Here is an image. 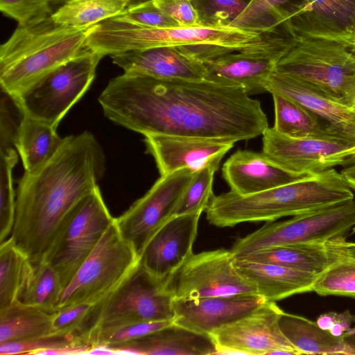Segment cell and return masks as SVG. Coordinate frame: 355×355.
I'll use <instances>...</instances> for the list:
<instances>
[{"instance_id": "obj_27", "label": "cell", "mask_w": 355, "mask_h": 355, "mask_svg": "<svg viewBox=\"0 0 355 355\" xmlns=\"http://www.w3.org/2000/svg\"><path fill=\"white\" fill-rule=\"evenodd\" d=\"M55 127L23 114L15 139V147L26 173H33L47 163L62 145L64 137Z\"/></svg>"}, {"instance_id": "obj_21", "label": "cell", "mask_w": 355, "mask_h": 355, "mask_svg": "<svg viewBox=\"0 0 355 355\" xmlns=\"http://www.w3.org/2000/svg\"><path fill=\"white\" fill-rule=\"evenodd\" d=\"M124 73L162 80H204L203 63L176 47L162 46L110 55Z\"/></svg>"}, {"instance_id": "obj_22", "label": "cell", "mask_w": 355, "mask_h": 355, "mask_svg": "<svg viewBox=\"0 0 355 355\" xmlns=\"http://www.w3.org/2000/svg\"><path fill=\"white\" fill-rule=\"evenodd\" d=\"M311 174L313 173H291L272 162L262 152L240 149L233 153L222 167L223 178L230 191L241 196L265 191Z\"/></svg>"}, {"instance_id": "obj_55", "label": "cell", "mask_w": 355, "mask_h": 355, "mask_svg": "<svg viewBox=\"0 0 355 355\" xmlns=\"http://www.w3.org/2000/svg\"><path fill=\"white\" fill-rule=\"evenodd\" d=\"M353 109L355 110V105H354V108H353Z\"/></svg>"}, {"instance_id": "obj_30", "label": "cell", "mask_w": 355, "mask_h": 355, "mask_svg": "<svg viewBox=\"0 0 355 355\" xmlns=\"http://www.w3.org/2000/svg\"><path fill=\"white\" fill-rule=\"evenodd\" d=\"M53 316L17 302L0 313V343L52 336Z\"/></svg>"}, {"instance_id": "obj_24", "label": "cell", "mask_w": 355, "mask_h": 355, "mask_svg": "<svg viewBox=\"0 0 355 355\" xmlns=\"http://www.w3.org/2000/svg\"><path fill=\"white\" fill-rule=\"evenodd\" d=\"M234 266L239 274L252 283L266 302L313 291L318 275L279 265L235 258Z\"/></svg>"}, {"instance_id": "obj_12", "label": "cell", "mask_w": 355, "mask_h": 355, "mask_svg": "<svg viewBox=\"0 0 355 355\" xmlns=\"http://www.w3.org/2000/svg\"><path fill=\"white\" fill-rule=\"evenodd\" d=\"M230 250L217 249L191 255L165 279L173 299L258 294L255 286L234 266Z\"/></svg>"}, {"instance_id": "obj_13", "label": "cell", "mask_w": 355, "mask_h": 355, "mask_svg": "<svg viewBox=\"0 0 355 355\" xmlns=\"http://www.w3.org/2000/svg\"><path fill=\"white\" fill-rule=\"evenodd\" d=\"M196 171L184 168L161 175L141 198L114 222L139 257L156 232L171 217Z\"/></svg>"}, {"instance_id": "obj_51", "label": "cell", "mask_w": 355, "mask_h": 355, "mask_svg": "<svg viewBox=\"0 0 355 355\" xmlns=\"http://www.w3.org/2000/svg\"><path fill=\"white\" fill-rule=\"evenodd\" d=\"M343 44L346 45L355 56V35L348 38Z\"/></svg>"}, {"instance_id": "obj_39", "label": "cell", "mask_w": 355, "mask_h": 355, "mask_svg": "<svg viewBox=\"0 0 355 355\" xmlns=\"http://www.w3.org/2000/svg\"><path fill=\"white\" fill-rule=\"evenodd\" d=\"M173 322V320L141 322L114 327L94 329L88 342L92 346H118L160 330Z\"/></svg>"}, {"instance_id": "obj_9", "label": "cell", "mask_w": 355, "mask_h": 355, "mask_svg": "<svg viewBox=\"0 0 355 355\" xmlns=\"http://www.w3.org/2000/svg\"><path fill=\"white\" fill-rule=\"evenodd\" d=\"M354 226V199L296 215L284 221L267 223L257 230L239 239L230 250L234 258H237L272 246L324 244L337 237H346Z\"/></svg>"}, {"instance_id": "obj_10", "label": "cell", "mask_w": 355, "mask_h": 355, "mask_svg": "<svg viewBox=\"0 0 355 355\" xmlns=\"http://www.w3.org/2000/svg\"><path fill=\"white\" fill-rule=\"evenodd\" d=\"M139 262L135 249L121 236L114 221L62 291L57 310L104 300Z\"/></svg>"}, {"instance_id": "obj_35", "label": "cell", "mask_w": 355, "mask_h": 355, "mask_svg": "<svg viewBox=\"0 0 355 355\" xmlns=\"http://www.w3.org/2000/svg\"><path fill=\"white\" fill-rule=\"evenodd\" d=\"M103 301L78 303L58 309L53 316L52 336L91 346L89 336L95 327Z\"/></svg>"}, {"instance_id": "obj_2", "label": "cell", "mask_w": 355, "mask_h": 355, "mask_svg": "<svg viewBox=\"0 0 355 355\" xmlns=\"http://www.w3.org/2000/svg\"><path fill=\"white\" fill-rule=\"evenodd\" d=\"M105 155L85 131L64 137L52 158L19 181L10 238L32 263L44 259L63 218L97 187L105 171Z\"/></svg>"}, {"instance_id": "obj_29", "label": "cell", "mask_w": 355, "mask_h": 355, "mask_svg": "<svg viewBox=\"0 0 355 355\" xmlns=\"http://www.w3.org/2000/svg\"><path fill=\"white\" fill-rule=\"evenodd\" d=\"M278 323L284 336L301 354L346 355L343 336H333L316 322L283 311Z\"/></svg>"}, {"instance_id": "obj_32", "label": "cell", "mask_w": 355, "mask_h": 355, "mask_svg": "<svg viewBox=\"0 0 355 355\" xmlns=\"http://www.w3.org/2000/svg\"><path fill=\"white\" fill-rule=\"evenodd\" d=\"M63 288L57 272L44 259L32 263L18 302L54 313Z\"/></svg>"}, {"instance_id": "obj_50", "label": "cell", "mask_w": 355, "mask_h": 355, "mask_svg": "<svg viewBox=\"0 0 355 355\" xmlns=\"http://www.w3.org/2000/svg\"><path fill=\"white\" fill-rule=\"evenodd\" d=\"M343 245L347 254L355 259V241H347L345 239Z\"/></svg>"}, {"instance_id": "obj_44", "label": "cell", "mask_w": 355, "mask_h": 355, "mask_svg": "<svg viewBox=\"0 0 355 355\" xmlns=\"http://www.w3.org/2000/svg\"><path fill=\"white\" fill-rule=\"evenodd\" d=\"M23 114L10 96L2 97L1 101L0 147L2 149L15 146V139Z\"/></svg>"}, {"instance_id": "obj_19", "label": "cell", "mask_w": 355, "mask_h": 355, "mask_svg": "<svg viewBox=\"0 0 355 355\" xmlns=\"http://www.w3.org/2000/svg\"><path fill=\"white\" fill-rule=\"evenodd\" d=\"M202 213L174 216L152 236L139 257L152 275L166 278L193 253Z\"/></svg>"}, {"instance_id": "obj_53", "label": "cell", "mask_w": 355, "mask_h": 355, "mask_svg": "<svg viewBox=\"0 0 355 355\" xmlns=\"http://www.w3.org/2000/svg\"><path fill=\"white\" fill-rule=\"evenodd\" d=\"M68 0H53V2H54V4L55 5H61L63 3H64L65 1H67Z\"/></svg>"}, {"instance_id": "obj_4", "label": "cell", "mask_w": 355, "mask_h": 355, "mask_svg": "<svg viewBox=\"0 0 355 355\" xmlns=\"http://www.w3.org/2000/svg\"><path fill=\"white\" fill-rule=\"evenodd\" d=\"M354 199L342 174L331 168L254 194L230 191L214 195L205 211L209 224L226 227L245 222H272Z\"/></svg>"}, {"instance_id": "obj_46", "label": "cell", "mask_w": 355, "mask_h": 355, "mask_svg": "<svg viewBox=\"0 0 355 355\" xmlns=\"http://www.w3.org/2000/svg\"><path fill=\"white\" fill-rule=\"evenodd\" d=\"M315 322L322 329L334 336L342 337L355 323V315L349 310L341 313L331 311L320 315Z\"/></svg>"}, {"instance_id": "obj_38", "label": "cell", "mask_w": 355, "mask_h": 355, "mask_svg": "<svg viewBox=\"0 0 355 355\" xmlns=\"http://www.w3.org/2000/svg\"><path fill=\"white\" fill-rule=\"evenodd\" d=\"M220 161L214 162L196 171L188 185L173 214L174 216L205 211L214 196V174Z\"/></svg>"}, {"instance_id": "obj_15", "label": "cell", "mask_w": 355, "mask_h": 355, "mask_svg": "<svg viewBox=\"0 0 355 355\" xmlns=\"http://www.w3.org/2000/svg\"><path fill=\"white\" fill-rule=\"evenodd\" d=\"M262 136L261 152L281 168L297 174L334 168L330 157L354 146L343 139L293 138L270 127Z\"/></svg>"}, {"instance_id": "obj_16", "label": "cell", "mask_w": 355, "mask_h": 355, "mask_svg": "<svg viewBox=\"0 0 355 355\" xmlns=\"http://www.w3.org/2000/svg\"><path fill=\"white\" fill-rule=\"evenodd\" d=\"M284 24L293 35L343 44L355 35V0H299Z\"/></svg>"}, {"instance_id": "obj_52", "label": "cell", "mask_w": 355, "mask_h": 355, "mask_svg": "<svg viewBox=\"0 0 355 355\" xmlns=\"http://www.w3.org/2000/svg\"><path fill=\"white\" fill-rule=\"evenodd\" d=\"M154 1L155 0H130L128 8L132 7V6H135L137 5H140V4H143V3H148V2H152Z\"/></svg>"}, {"instance_id": "obj_40", "label": "cell", "mask_w": 355, "mask_h": 355, "mask_svg": "<svg viewBox=\"0 0 355 355\" xmlns=\"http://www.w3.org/2000/svg\"><path fill=\"white\" fill-rule=\"evenodd\" d=\"M299 0H254L252 15L259 32H266L284 24Z\"/></svg>"}, {"instance_id": "obj_25", "label": "cell", "mask_w": 355, "mask_h": 355, "mask_svg": "<svg viewBox=\"0 0 355 355\" xmlns=\"http://www.w3.org/2000/svg\"><path fill=\"white\" fill-rule=\"evenodd\" d=\"M113 347L120 354H218L211 336L196 332L174 322L139 339Z\"/></svg>"}, {"instance_id": "obj_31", "label": "cell", "mask_w": 355, "mask_h": 355, "mask_svg": "<svg viewBox=\"0 0 355 355\" xmlns=\"http://www.w3.org/2000/svg\"><path fill=\"white\" fill-rule=\"evenodd\" d=\"M130 0H68L60 5L51 18L71 28H87L123 12Z\"/></svg>"}, {"instance_id": "obj_26", "label": "cell", "mask_w": 355, "mask_h": 355, "mask_svg": "<svg viewBox=\"0 0 355 355\" xmlns=\"http://www.w3.org/2000/svg\"><path fill=\"white\" fill-rule=\"evenodd\" d=\"M338 238L324 244L304 243L277 245L237 257L252 261L279 265L319 275L336 258Z\"/></svg>"}, {"instance_id": "obj_43", "label": "cell", "mask_w": 355, "mask_h": 355, "mask_svg": "<svg viewBox=\"0 0 355 355\" xmlns=\"http://www.w3.org/2000/svg\"><path fill=\"white\" fill-rule=\"evenodd\" d=\"M130 21L153 28H168L180 25L153 1L128 8L121 13Z\"/></svg>"}, {"instance_id": "obj_18", "label": "cell", "mask_w": 355, "mask_h": 355, "mask_svg": "<svg viewBox=\"0 0 355 355\" xmlns=\"http://www.w3.org/2000/svg\"><path fill=\"white\" fill-rule=\"evenodd\" d=\"M266 302L257 293L173 299V322L211 336L215 331L246 315Z\"/></svg>"}, {"instance_id": "obj_36", "label": "cell", "mask_w": 355, "mask_h": 355, "mask_svg": "<svg viewBox=\"0 0 355 355\" xmlns=\"http://www.w3.org/2000/svg\"><path fill=\"white\" fill-rule=\"evenodd\" d=\"M338 238L336 259L320 274L313 286V291L322 296L355 297V259L349 256L343 241Z\"/></svg>"}, {"instance_id": "obj_17", "label": "cell", "mask_w": 355, "mask_h": 355, "mask_svg": "<svg viewBox=\"0 0 355 355\" xmlns=\"http://www.w3.org/2000/svg\"><path fill=\"white\" fill-rule=\"evenodd\" d=\"M146 152L155 159L161 175L184 168L198 171L221 161L234 141L172 135L144 136Z\"/></svg>"}, {"instance_id": "obj_33", "label": "cell", "mask_w": 355, "mask_h": 355, "mask_svg": "<svg viewBox=\"0 0 355 355\" xmlns=\"http://www.w3.org/2000/svg\"><path fill=\"white\" fill-rule=\"evenodd\" d=\"M253 1L191 0L202 26L257 32L251 9Z\"/></svg>"}, {"instance_id": "obj_28", "label": "cell", "mask_w": 355, "mask_h": 355, "mask_svg": "<svg viewBox=\"0 0 355 355\" xmlns=\"http://www.w3.org/2000/svg\"><path fill=\"white\" fill-rule=\"evenodd\" d=\"M271 94L275 107V124L272 128L277 132L298 139L346 140L334 132L318 115L304 106L281 94Z\"/></svg>"}, {"instance_id": "obj_3", "label": "cell", "mask_w": 355, "mask_h": 355, "mask_svg": "<svg viewBox=\"0 0 355 355\" xmlns=\"http://www.w3.org/2000/svg\"><path fill=\"white\" fill-rule=\"evenodd\" d=\"M291 42L292 36L282 26L263 33L202 25L153 28L120 14L92 26L87 46L103 57L155 47H176L203 62L236 51H284Z\"/></svg>"}, {"instance_id": "obj_49", "label": "cell", "mask_w": 355, "mask_h": 355, "mask_svg": "<svg viewBox=\"0 0 355 355\" xmlns=\"http://www.w3.org/2000/svg\"><path fill=\"white\" fill-rule=\"evenodd\" d=\"M87 354L91 355H114L120 354L119 351L110 346L107 345H96L92 347Z\"/></svg>"}, {"instance_id": "obj_48", "label": "cell", "mask_w": 355, "mask_h": 355, "mask_svg": "<svg viewBox=\"0 0 355 355\" xmlns=\"http://www.w3.org/2000/svg\"><path fill=\"white\" fill-rule=\"evenodd\" d=\"M340 173L347 181L349 187L355 190V160L346 166Z\"/></svg>"}, {"instance_id": "obj_14", "label": "cell", "mask_w": 355, "mask_h": 355, "mask_svg": "<svg viewBox=\"0 0 355 355\" xmlns=\"http://www.w3.org/2000/svg\"><path fill=\"white\" fill-rule=\"evenodd\" d=\"M283 311L275 302H266L246 315L215 331L211 336L218 354L300 355L279 328L278 321Z\"/></svg>"}, {"instance_id": "obj_41", "label": "cell", "mask_w": 355, "mask_h": 355, "mask_svg": "<svg viewBox=\"0 0 355 355\" xmlns=\"http://www.w3.org/2000/svg\"><path fill=\"white\" fill-rule=\"evenodd\" d=\"M53 0H0V10L18 25H27L52 15Z\"/></svg>"}, {"instance_id": "obj_20", "label": "cell", "mask_w": 355, "mask_h": 355, "mask_svg": "<svg viewBox=\"0 0 355 355\" xmlns=\"http://www.w3.org/2000/svg\"><path fill=\"white\" fill-rule=\"evenodd\" d=\"M286 51H244L216 57L202 62L206 72L205 80L243 88L249 95L265 92L267 80Z\"/></svg>"}, {"instance_id": "obj_54", "label": "cell", "mask_w": 355, "mask_h": 355, "mask_svg": "<svg viewBox=\"0 0 355 355\" xmlns=\"http://www.w3.org/2000/svg\"><path fill=\"white\" fill-rule=\"evenodd\" d=\"M352 233H355V226L352 228Z\"/></svg>"}, {"instance_id": "obj_37", "label": "cell", "mask_w": 355, "mask_h": 355, "mask_svg": "<svg viewBox=\"0 0 355 355\" xmlns=\"http://www.w3.org/2000/svg\"><path fill=\"white\" fill-rule=\"evenodd\" d=\"M18 157L13 148L0 152V243L11 234L15 220L16 199L12 170Z\"/></svg>"}, {"instance_id": "obj_47", "label": "cell", "mask_w": 355, "mask_h": 355, "mask_svg": "<svg viewBox=\"0 0 355 355\" xmlns=\"http://www.w3.org/2000/svg\"><path fill=\"white\" fill-rule=\"evenodd\" d=\"M346 347V355H355V327L343 336Z\"/></svg>"}, {"instance_id": "obj_1", "label": "cell", "mask_w": 355, "mask_h": 355, "mask_svg": "<svg viewBox=\"0 0 355 355\" xmlns=\"http://www.w3.org/2000/svg\"><path fill=\"white\" fill-rule=\"evenodd\" d=\"M244 89L207 80H162L123 73L98 97L105 116L134 132L231 140L262 135L268 128L258 100Z\"/></svg>"}, {"instance_id": "obj_34", "label": "cell", "mask_w": 355, "mask_h": 355, "mask_svg": "<svg viewBox=\"0 0 355 355\" xmlns=\"http://www.w3.org/2000/svg\"><path fill=\"white\" fill-rule=\"evenodd\" d=\"M32 262L10 237L0 243V313L18 302Z\"/></svg>"}, {"instance_id": "obj_8", "label": "cell", "mask_w": 355, "mask_h": 355, "mask_svg": "<svg viewBox=\"0 0 355 355\" xmlns=\"http://www.w3.org/2000/svg\"><path fill=\"white\" fill-rule=\"evenodd\" d=\"M103 58L88 48L11 97L23 114L57 128L64 116L89 88Z\"/></svg>"}, {"instance_id": "obj_42", "label": "cell", "mask_w": 355, "mask_h": 355, "mask_svg": "<svg viewBox=\"0 0 355 355\" xmlns=\"http://www.w3.org/2000/svg\"><path fill=\"white\" fill-rule=\"evenodd\" d=\"M69 346L89 345L76 343L67 338L47 336L32 340L11 341L0 343V354L40 355V354L45 350Z\"/></svg>"}, {"instance_id": "obj_23", "label": "cell", "mask_w": 355, "mask_h": 355, "mask_svg": "<svg viewBox=\"0 0 355 355\" xmlns=\"http://www.w3.org/2000/svg\"><path fill=\"white\" fill-rule=\"evenodd\" d=\"M266 92L286 96L326 122L342 138L355 146V110L326 97L306 83L275 70L266 83Z\"/></svg>"}, {"instance_id": "obj_6", "label": "cell", "mask_w": 355, "mask_h": 355, "mask_svg": "<svg viewBox=\"0 0 355 355\" xmlns=\"http://www.w3.org/2000/svg\"><path fill=\"white\" fill-rule=\"evenodd\" d=\"M275 70L306 83L334 101L352 109L355 105V56L340 42L293 35Z\"/></svg>"}, {"instance_id": "obj_45", "label": "cell", "mask_w": 355, "mask_h": 355, "mask_svg": "<svg viewBox=\"0 0 355 355\" xmlns=\"http://www.w3.org/2000/svg\"><path fill=\"white\" fill-rule=\"evenodd\" d=\"M153 2L177 21L180 26L200 25L191 0H155Z\"/></svg>"}, {"instance_id": "obj_5", "label": "cell", "mask_w": 355, "mask_h": 355, "mask_svg": "<svg viewBox=\"0 0 355 355\" xmlns=\"http://www.w3.org/2000/svg\"><path fill=\"white\" fill-rule=\"evenodd\" d=\"M92 27H64L56 24L51 15L18 25L0 47L2 90L14 96L82 54L88 49L87 39Z\"/></svg>"}, {"instance_id": "obj_11", "label": "cell", "mask_w": 355, "mask_h": 355, "mask_svg": "<svg viewBox=\"0 0 355 355\" xmlns=\"http://www.w3.org/2000/svg\"><path fill=\"white\" fill-rule=\"evenodd\" d=\"M165 279L152 275L139 262L103 301L94 329L141 322L173 321V298L165 288Z\"/></svg>"}, {"instance_id": "obj_7", "label": "cell", "mask_w": 355, "mask_h": 355, "mask_svg": "<svg viewBox=\"0 0 355 355\" xmlns=\"http://www.w3.org/2000/svg\"><path fill=\"white\" fill-rule=\"evenodd\" d=\"M114 219L98 186L63 218L43 259L58 274L63 290Z\"/></svg>"}]
</instances>
